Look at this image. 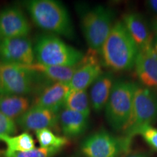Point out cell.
Returning <instances> with one entry per match:
<instances>
[{"label": "cell", "mask_w": 157, "mask_h": 157, "mask_svg": "<svg viewBox=\"0 0 157 157\" xmlns=\"http://www.w3.org/2000/svg\"><path fill=\"white\" fill-rule=\"evenodd\" d=\"M25 68L34 72L37 76L46 78L49 82L68 84L75 73L78 64L74 66H47L39 63L30 65H22Z\"/></svg>", "instance_id": "obj_16"}, {"label": "cell", "mask_w": 157, "mask_h": 157, "mask_svg": "<svg viewBox=\"0 0 157 157\" xmlns=\"http://www.w3.org/2000/svg\"><path fill=\"white\" fill-rule=\"evenodd\" d=\"M33 21L45 31L73 38L74 31L67 10L54 0H31L25 3Z\"/></svg>", "instance_id": "obj_2"}, {"label": "cell", "mask_w": 157, "mask_h": 157, "mask_svg": "<svg viewBox=\"0 0 157 157\" xmlns=\"http://www.w3.org/2000/svg\"><path fill=\"white\" fill-rule=\"evenodd\" d=\"M146 5L148 8L153 13L157 15V0H149V1H147Z\"/></svg>", "instance_id": "obj_26"}, {"label": "cell", "mask_w": 157, "mask_h": 157, "mask_svg": "<svg viewBox=\"0 0 157 157\" xmlns=\"http://www.w3.org/2000/svg\"><path fill=\"white\" fill-rule=\"evenodd\" d=\"M58 122L56 113L36 105H32L17 119V124L21 128L35 132L43 129H55Z\"/></svg>", "instance_id": "obj_13"}, {"label": "cell", "mask_w": 157, "mask_h": 157, "mask_svg": "<svg viewBox=\"0 0 157 157\" xmlns=\"http://www.w3.org/2000/svg\"><path fill=\"white\" fill-rule=\"evenodd\" d=\"M113 83L112 74L103 73L93 84L90 90V102L96 112H100L105 107Z\"/></svg>", "instance_id": "obj_18"}, {"label": "cell", "mask_w": 157, "mask_h": 157, "mask_svg": "<svg viewBox=\"0 0 157 157\" xmlns=\"http://www.w3.org/2000/svg\"><path fill=\"white\" fill-rule=\"evenodd\" d=\"M30 31L28 20L19 8L8 7L0 13V39L26 37Z\"/></svg>", "instance_id": "obj_11"}, {"label": "cell", "mask_w": 157, "mask_h": 157, "mask_svg": "<svg viewBox=\"0 0 157 157\" xmlns=\"http://www.w3.org/2000/svg\"><path fill=\"white\" fill-rule=\"evenodd\" d=\"M0 157H1V155H0Z\"/></svg>", "instance_id": "obj_30"}, {"label": "cell", "mask_w": 157, "mask_h": 157, "mask_svg": "<svg viewBox=\"0 0 157 157\" xmlns=\"http://www.w3.org/2000/svg\"><path fill=\"white\" fill-rule=\"evenodd\" d=\"M64 107L65 109L76 111L89 117L90 107L87 91L70 90L66 95Z\"/></svg>", "instance_id": "obj_21"}, {"label": "cell", "mask_w": 157, "mask_h": 157, "mask_svg": "<svg viewBox=\"0 0 157 157\" xmlns=\"http://www.w3.org/2000/svg\"><path fill=\"white\" fill-rule=\"evenodd\" d=\"M134 67L142 86L157 93V55L152 45L138 51Z\"/></svg>", "instance_id": "obj_12"}, {"label": "cell", "mask_w": 157, "mask_h": 157, "mask_svg": "<svg viewBox=\"0 0 157 157\" xmlns=\"http://www.w3.org/2000/svg\"><path fill=\"white\" fill-rule=\"evenodd\" d=\"M0 140L7 145V150L4 153V156H8L17 152L29 151L35 148V141L28 132H23L15 137L8 135L1 136Z\"/></svg>", "instance_id": "obj_20"}, {"label": "cell", "mask_w": 157, "mask_h": 157, "mask_svg": "<svg viewBox=\"0 0 157 157\" xmlns=\"http://www.w3.org/2000/svg\"><path fill=\"white\" fill-rule=\"evenodd\" d=\"M157 121V93L136 84L132 109L128 122L122 129L123 138L131 145L132 139L143 127Z\"/></svg>", "instance_id": "obj_4"}, {"label": "cell", "mask_w": 157, "mask_h": 157, "mask_svg": "<svg viewBox=\"0 0 157 157\" xmlns=\"http://www.w3.org/2000/svg\"><path fill=\"white\" fill-rule=\"evenodd\" d=\"M58 120L66 137L79 136L85 132L88 126L87 117L66 109L62 111L58 116Z\"/></svg>", "instance_id": "obj_17"}, {"label": "cell", "mask_w": 157, "mask_h": 157, "mask_svg": "<svg viewBox=\"0 0 157 157\" xmlns=\"http://www.w3.org/2000/svg\"><path fill=\"white\" fill-rule=\"evenodd\" d=\"M135 86L136 84L130 82L113 83L105 109L108 122L115 130L122 131L130 118Z\"/></svg>", "instance_id": "obj_6"}, {"label": "cell", "mask_w": 157, "mask_h": 157, "mask_svg": "<svg viewBox=\"0 0 157 157\" xmlns=\"http://www.w3.org/2000/svg\"><path fill=\"white\" fill-rule=\"evenodd\" d=\"M36 63L55 66H74L84 58L81 51L52 34L39 36L34 48Z\"/></svg>", "instance_id": "obj_3"}, {"label": "cell", "mask_w": 157, "mask_h": 157, "mask_svg": "<svg viewBox=\"0 0 157 157\" xmlns=\"http://www.w3.org/2000/svg\"><path fill=\"white\" fill-rule=\"evenodd\" d=\"M16 132V125L14 120L0 112V137L10 135Z\"/></svg>", "instance_id": "obj_25"}, {"label": "cell", "mask_w": 157, "mask_h": 157, "mask_svg": "<svg viewBox=\"0 0 157 157\" xmlns=\"http://www.w3.org/2000/svg\"><path fill=\"white\" fill-rule=\"evenodd\" d=\"M36 136L41 148H53L61 150L69 143L67 137L58 136L49 129L36 131Z\"/></svg>", "instance_id": "obj_22"}, {"label": "cell", "mask_w": 157, "mask_h": 157, "mask_svg": "<svg viewBox=\"0 0 157 157\" xmlns=\"http://www.w3.org/2000/svg\"><path fill=\"white\" fill-rule=\"evenodd\" d=\"M70 90L68 84L56 82L50 84L41 92L33 105L44 108L57 113L64 106L66 95Z\"/></svg>", "instance_id": "obj_14"}, {"label": "cell", "mask_w": 157, "mask_h": 157, "mask_svg": "<svg viewBox=\"0 0 157 157\" xmlns=\"http://www.w3.org/2000/svg\"><path fill=\"white\" fill-rule=\"evenodd\" d=\"M60 149L53 148H39L25 152H17L14 154L4 156L5 157H53L60 151Z\"/></svg>", "instance_id": "obj_23"}, {"label": "cell", "mask_w": 157, "mask_h": 157, "mask_svg": "<svg viewBox=\"0 0 157 157\" xmlns=\"http://www.w3.org/2000/svg\"><path fill=\"white\" fill-rule=\"evenodd\" d=\"M151 28L156 34H157V18L153 20L151 22Z\"/></svg>", "instance_id": "obj_28"}, {"label": "cell", "mask_w": 157, "mask_h": 157, "mask_svg": "<svg viewBox=\"0 0 157 157\" xmlns=\"http://www.w3.org/2000/svg\"><path fill=\"white\" fill-rule=\"evenodd\" d=\"M98 55V52L90 50L87 55L84 56L68 83L71 90H85L103 74Z\"/></svg>", "instance_id": "obj_10"}, {"label": "cell", "mask_w": 157, "mask_h": 157, "mask_svg": "<svg viewBox=\"0 0 157 157\" xmlns=\"http://www.w3.org/2000/svg\"><path fill=\"white\" fill-rule=\"evenodd\" d=\"M138 51L122 21H117L113 25L99 55L103 66L114 71H121L134 67Z\"/></svg>", "instance_id": "obj_1"}, {"label": "cell", "mask_w": 157, "mask_h": 157, "mask_svg": "<svg viewBox=\"0 0 157 157\" xmlns=\"http://www.w3.org/2000/svg\"><path fill=\"white\" fill-rule=\"evenodd\" d=\"M152 46L153 48L155 51L157 55V34H155V36L154 38H153V42H152Z\"/></svg>", "instance_id": "obj_27"}, {"label": "cell", "mask_w": 157, "mask_h": 157, "mask_svg": "<svg viewBox=\"0 0 157 157\" xmlns=\"http://www.w3.org/2000/svg\"><path fill=\"white\" fill-rule=\"evenodd\" d=\"M137 135H140L147 144L157 151V128L151 125H146L138 131Z\"/></svg>", "instance_id": "obj_24"}, {"label": "cell", "mask_w": 157, "mask_h": 157, "mask_svg": "<svg viewBox=\"0 0 157 157\" xmlns=\"http://www.w3.org/2000/svg\"><path fill=\"white\" fill-rule=\"evenodd\" d=\"M38 76L22 65L0 63V95H23L34 89Z\"/></svg>", "instance_id": "obj_7"}, {"label": "cell", "mask_w": 157, "mask_h": 157, "mask_svg": "<svg viewBox=\"0 0 157 157\" xmlns=\"http://www.w3.org/2000/svg\"><path fill=\"white\" fill-rule=\"evenodd\" d=\"M130 145L123 137L117 138L106 131H99L84 141L82 151L87 157H118L127 152Z\"/></svg>", "instance_id": "obj_8"}, {"label": "cell", "mask_w": 157, "mask_h": 157, "mask_svg": "<svg viewBox=\"0 0 157 157\" xmlns=\"http://www.w3.org/2000/svg\"><path fill=\"white\" fill-rule=\"evenodd\" d=\"M114 14L111 9L98 5L81 13L82 32L90 50L100 51L113 27Z\"/></svg>", "instance_id": "obj_5"}, {"label": "cell", "mask_w": 157, "mask_h": 157, "mask_svg": "<svg viewBox=\"0 0 157 157\" xmlns=\"http://www.w3.org/2000/svg\"><path fill=\"white\" fill-rule=\"evenodd\" d=\"M121 21L139 50L152 45L153 37L151 31L146 21L140 14L127 13L123 15Z\"/></svg>", "instance_id": "obj_15"}, {"label": "cell", "mask_w": 157, "mask_h": 157, "mask_svg": "<svg viewBox=\"0 0 157 157\" xmlns=\"http://www.w3.org/2000/svg\"><path fill=\"white\" fill-rule=\"evenodd\" d=\"M29 105L30 100L23 95H0V112L13 120L28 111Z\"/></svg>", "instance_id": "obj_19"}, {"label": "cell", "mask_w": 157, "mask_h": 157, "mask_svg": "<svg viewBox=\"0 0 157 157\" xmlns=\"http://www.w3.org/2000/svg\"><path fill=\"white\" fill-rule=\"evenodd\" d=\"M127 157H148L146 154H132L129 155V156H127Z\"/></svg>", "instance_id": "obj_29"}, {"label": "cell", "mask_w": 157, "mask_h": 157, "mask_svg": "<svg viewBox=\"0 0 157 157\" xmlns=\"http://www.w3.org/2000/svg\"><path fill=\"white\" fill-rule=\"evenodd\" d=\"M32 43L26 37L0 39V60L2 63L30 65L34 63Z\"/></svg>", "instance_id": "obj_9"}]
</instances>
